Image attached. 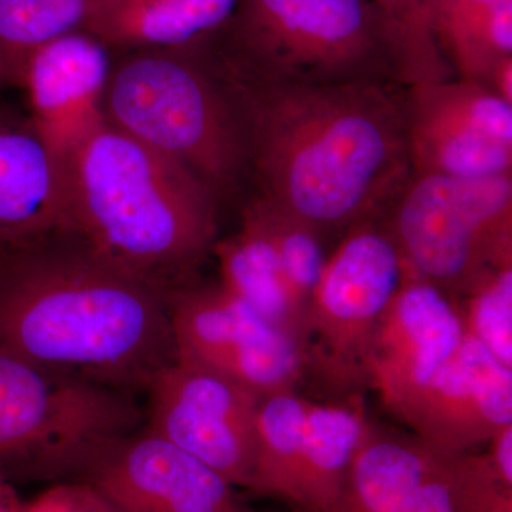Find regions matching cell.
Listing matches in <instances>:
<instances>
[{"label":"cell","mask_w":512,"mask_h":512,"mask_svg":"<svg viewBox=\"0 0 512 512\" xmlns=\"http://www.w3.org/2000/svg\"><path fill=\"white\" fill-rule=\"evenodd\" d=\"M510 503L485 456L370 421L328 512H481Z\"/></svg>","instance_id":"9c48e42d"},{"label":"cell","mask_w":512,"mask_h":512,"mask_svg":"<svg viewBox=\"0 0 512 512\" xmlns=\"http://www.w3.org/2000/svg\"><path fill=\"white\" fill-rule=\"evenodd\" d=\"M237 0H96L87 32L110 50L175 49L207 39Z\"/></svg>","instance_id":"ac0fdd59"},{"label":"cell","mask_w":512,"mask_h":512,"mask_svg":"<svg viewBox=\"0 0 512 512\" xmlns=\"http://www.w3.org/2000/svg\"><path fill=\"white\" fill-rule=\"evenodd\" d=\"M177 359L228 376L266 396L296 389L306 375L301 345L218 284L192 279L168 292Z\"/></svg>","instance_id":"30bf717a"},{"label":"cell","mask_w":512,"mask_h":512,"mask_svg":"<svg viewBox=\"0 0 512 512\" xmlns=\"http://www.w3.org/2000/svg\"><path fill=\"white\" fill-rule=\"evenodd\" d=\"M466 333L460 299L407 269L377 326L369 387L396 414L456 355Z\"/></svg>","instance_id":"5bb4252c"},{"label":"cell","mask_w":512,"mask_h":512,"mask_svg":"<svg viewBox=\"0 0 512 512\" xmlns=\"http://www.w3.org/2000/svg\"><path fill=\"white\" fill-rule=\"evenodd\" d=\"M487 443L484 456L491 473L500 487L512 494V424L498 430Z\"/></svg>","instance_id":"83f0119b"},{"label":"cell","mask_w":512,"mask_h":512,"mask_svg":"<svg viewBox=\"0 0 512 512\" xmlns=\"http://www.w3.org/2000/svg\"><path fill=\"white\" fill-rule=\"evenodd\" d=\"M74 480L116 512H258L221 474L144 424L101 448Z\"/></svg>","instance_id":"4fadbf2b"},{"label":"cell","mask_w":512,"mask_h":512,"mask_svg":"<svg viewBox=\"0 0 512 512\" xmlns=\"http://www.w3.org/2000/svg\"><path fill=\"white\" fill-rule=\"evenodd\" d=\"M0 349L134 397L177 359L168 293L69 228L3 252Z\"/></svg>","instance_id":"7a4b0ae2"},{"label":"cell","mask_w":512,"mask_h":512,"mask_svg":"<svg viewBox=\"0 0 512 512\" xmlns=\"http://www.w3.org/2000/svg\"><path fill=\"white\" fill-rule=\"evenodd\" d=\"M66 164L29 114L0 107V247L64 228Z\"/></svg>","instance_id":"e0dca14e"},{"label":"cell","mask_w":512,"mask_h":512,"mask_svg":"<svg viewBox=\"0 0 512 512\" xmlns=\"http://www.w3.org/2000/svg\"><path fill=\"white\" fill-rule=\"evenodd\" d=\"M433 33L454 76L484 83L512 56V0H436Z\"/></svg>","instance_id":"44dd1931"},{"label":"cell","mask_w":512,"mask_h":512,"mask_svg":"<svg viewBox=\"0 0 512 512\" xmlns=\"http://www.w3.org/2000/svg\"><path fill=\"white\" fill-rule=\"evenodd\" d=\"M481 512H512V503L500 505V507L493 508V510L481 511Z\"/></svg>","instance_id":"1f68e13d"},{"label":"cell","mask_w":512,"mask_h":512,"mask_svg":"<svg viewBox=\"0 0 512 512\" xmlns=\"http://www.w3.org/2000/svg\"><path fill=\"white\" fill-rule=\"evenodd\" d=\"M212 256L218 262L222 288L306 352L308 316L293 299L272 245L248 212L242 210L235 234L218 238Z\"/></svg>","instance_id":"d6986e66"},{"label":"cell","mask_w":512,"mask_h":512,"mask_svg":"<svg viewBox=\"0 0 512 512\" xmlns=\"http://www.w3.org/2000/svg\"><path fill=\"white\" fill-rule=\"evenodd\" d=\"M20 512H116L92 485L79 480L60 481L47 488Z\"/></svg>","instance_id":"4316f807"},{"label":"cell","mask_w":512,"mask_h":512,"mask_svg":"<svg viewBox=\"0 0 512 512\" xmlns=\"http://www.w3.org/2000/svg\"><path fill=\"white\" fill-rule=\"evenodd\" d=\"M309 403L296 389L262 396L256 414L251 493L278 498L293 507Z\"/></svg>","instance_id":"7402d4cb"},{"label":"cell","mask_w":512,"mask_h":512,"mask_svg":"<svg viewBox=\"0 0 512 512\" xmlns=\"http://www.w3.org/2000/svg\"><path fill=\"white\" fill-rule=\"evenodd\" d=\"M64 164V228L167 293L197 278L218 241L220 202L190 171L106 120Z\"/></svg>","instance_id":"3957f363"},{"label":"cell","mask_w":512,"mask_h":512,"mask_svg":"<svg viewBox=\"0 0 512 512\" xmlns=\"http://www.w3.org/2000/svg\"><path fill=\"white\" fill-rule=\"evenodd\" d=\"M103 117L190 171L220 204L249 180L237 111L198 43L124 52L111 67Z\"/></svg>","instance_id":"5b68a950"},{"label":"cell","mask_w":512,"mask_h":512,"mask_svg":"<svg viewBox=\"0 0 512 512\" xmlns=\"http://www.w3.org/2000/svg\"><path fill=\"white\" fill-rule=\"evenodd\" d=\"M111 50L87 30L37 47L19 67L29 117L63 161L99 126L113 67Z\"/></svg>","instance_id":"2e32d148"},{"label":"cell","mask_w":512,"mask_h":512,"mask_svg":"<svg viewBox=\"0 0 512 512\" xmlns=\"http://www.w3.org/2000/svg\"><path fill=\"white\" fill-rule=\"evenodd\" d=\"M144 394V427L198 458L234 487L248 490L255 466L259 394L181 359L161 369Z\"/></svg>","instance_id":"8fae6325"},{"label":"cell","mask_w":512,"mask_h":512,"mask_svg":"<svg viewBox=\"0 0 512 512\" xmlns=\"http://www.w3.org/2000/svg\"><path fill=\"white\" fill-rule=\"evenodd\" d=\"M417 436L453 451H470L512 424V369L473 336L394 414Z\"/></svg>","instance_id":"9a60e30c"},{"label":"cell","mask_w":512,"mask_h":512,"mask_svg":"<svg viewBox=\"0 0 512 512\" xmlns=\"http://www.w3.org/2000/svg\"><path fill=\"white\" fill-rule=\"evenodd\" d=\"M96 0H0V53L18 72L25 57L57 37L86 29Z\"/></svg>","instance_id":"cb8c5ba5"},{"label":"cell","mask_w":512,"mask_h":512,"mask_svg":"<svg viewBox=\"0 0 512 512\" xmlns=\"http://www.w3.org/2000/svg\"><path fill=\"white\" fill-rule=\"evenodd\" d=\"M18 87V72L13 64L0 53V90Z\"/></svg>","instance_id":"4dcf8cb0"},{"label":"cell","mask_w":512,"mask_h":512,"mask_svg":"<svg viewBox=\"0 0 512 512\" xmlns=\"http://www.w3.org/2000/svg\"><path fill=\"white\" fill-rule=\"evenodd\" d=\"M136 397L0 349V474L74 480L92 457L141 429Z\"/></svg>","instance_id":"8992f818"},{"label":"cell","mask_w":512,"mask_h":512,"mask_svg":"<svg viewBox=\"0 0 512 512\" xmlns=\"http://www.w3.org/2000/svg\"><path fill=\"white\" fill-rule=\"evenodd\" d=\"M383 220L412 274L463 298L512 264V174L412 173Z\"/></svg>","instance_id":"52a82bcc"},{"label":"cell","mask_w":512,"mask_h":512,"mask_svg":"<svg viewBox=\"0 0 512 512\" xmlns=\"http://www.w3.org/2000/svg\"><path fill=\"white\" fill-rule=\"evenodd\" d=\"M406 275L383 214L346 231L309 303L306 372L340 392L369 386L377 326Z\"/></svg>","instance_id":"ba28073f"},{"label":"cell","mask_w":512,"mask_h":512,"mask_svg":"<svg viewBox=\"0 0 512 512\" xmlns=\"http://www.w3.org/2000/svg\"><path fill=\"white\" fill-rule=\"evenodd\" d=\"M370 421L359 400L309 403L293 508L299 512L330 510Z\"/></svg>","instance_id":"ffe728a7"},{"label":"cell","mask_w":512,"mask_h":512,"mask_svg":"<svg viewBox=\"0 0 512 512\" xmlns=\"http://www.w3.org/2000/svg\"><path fill=\"white\" fill-rule=\"evenodd\" d=\"M218 79L237 111L255 195L325 239L384 214L413 173L404 87Z\"/></svg>","instance_id":"6da1fadb"},{"label":"cell","mask_w":512,"mask_h":512,"mask_svg":"<svg viewBox=\"0 0 512 512\" xmlns=\"http://www.w3.org/2000/svg\"><path fill=\"white\" fill-rule=\"evenodd\" d=\"M218 77L271 87H404L399 55L372 0H237L200 42Z\"/></svg>","instance_id":"277c9868"},{"label":"cell","mask_w":512,"mask_h":512,"mask_svg":"<svg viewBox=\"0 0 512 512\" xmlns=\"http://www.w3.org/2000/svg\"><path fill=\"white\" fill-rule=\"evenodd\" d=\"M460 305L468 335L512 369V264L485 275Z\"/></svg>","instance_id":"484cf974"},{"label":"cell","mask_w":512,"mask_h":512,"mask_svg":"<svg viewBox=\"0 0 512 512\" xmlns=\"http://www.w3.org/2000/svg\"><path fill=\"white\" fill-rule=\"evenodd\" d=\"M413 173L453 178L512 174V104L474 80L404 87Z\"/></svg>","instance_id":"7c38bea8"},{"label":"cell","mask_w":512,"mask_h":512,"mask_svg":"<svg viewBox=\"0 0 512 512\" xmlns=\"http://www.w3.org/2000/svg\"><path fill=\"white\" fill-rule=\"evenodd\" d=\"M242 210L248 212L264 231L289 292L308 316L313 292L328 262L326 239L305 222L279 210L258 195L249 198Z\"/></svg>","instance_id":"603a6c76"},{"label":"cell","mask_w":512,"mask_h":512,"mask_svg":"<svg viewBox=\"0 0 512 512\" xmlns=\"http://www.w3.org/2000/svg\"><path fill=\"white\" fill-rule=\"evenodd\" d=\"M498 97L512 104V56L501 59L495 64L484 83Z\"/></svg>","instance_id":"f1b7e54d"},{"label":"cell","mask_w":512,"mask_h":512,"mask_svg":"<svg viewBox=\"0 0 512 512\" xmlns=\"http://www.w3.org/2000/svg\"><path fill=\"white\" fill-rule=\"evenodd\" d=\"M22 505L12 481L0 474V512H20Z\"/></svg>","instance_id":"f546056e"},{"label":"cell","mask_w":512,"mask_h":512,"mask_svg":"<svg viewBox=\"0 0 512 512\" xmlns=\"http://www.w3.org/2000/svg\"><path fill=\"white\" fill-rule=\"evenodd\" d=\"M6 248L0 247V258H2L3 252H5Z\"/></svg>","instance_id":"d6a6232c"},{"label":"cell","mask_w":512,"mask_h":512,"mask_svg":"<svg viewBox=\"0 0 512 512\" xmlns=\"http://www.w3.org/2000/svg\"><path fill=\"white\" fill-rule=\"evenodd\" d=\"M386 23L399 55L404 87L453 79L433 33L436 0H372Z\"/></svg>","instance_id":"d4e9b609"}]
</instances>
